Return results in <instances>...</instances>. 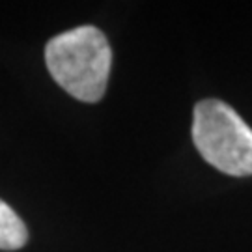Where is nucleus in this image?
<instances>
[{
  "mask_svg": "<svg viewBox=\"0 0 252 252\" xmlns=\"http://www.w3.org/2000/svg\"><path fill=\"white\" fill-rule=\"evenodd\" d=\"M53 79L75 99L97 103L105 95L112 53L107 37L95 27H79L53 37L45 47Z\"/></svg>",
  "mask_w": 252,
  "mask_h": 252,
  "instance_id": "nucleus-1",
  "label": "nucleus"
},
{
  "mask_svg": "<svg viewBox=\"0 0 252 252\" xmlns=\"http://www.w3.org/2000/svg\"><path fill=\"white\" fill-rule=\"evenodd\" d=\"M192 140L217 170L235 178L252 174V129L230 105L200 101L192 116Z\"/></svg>",
  "mask_w": 252,
  "mask_h": 252,
  "instance_id": "nucleus-2",
  "label": "nucleus"
},
{
  "mask_svg": "<svg viewBox=\"0 0 252 252\" xmlns=\"http://www.w3.org/2000/svg\"><path fill=\"white\" fill-rule=\"evenodd\" d=\"M28 232L21 217L0 200V251H17L25 247Z\"/></svg>",
  "mask_w": 252,
  "mask_h": 252,
  "instance_id": "nucleus-3",
  "label": "nucleus"
}]
</instances>
